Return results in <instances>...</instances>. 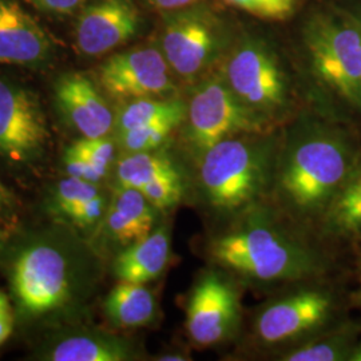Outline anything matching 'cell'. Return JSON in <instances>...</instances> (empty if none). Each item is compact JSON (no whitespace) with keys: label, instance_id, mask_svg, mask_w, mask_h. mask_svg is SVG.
I'll return each instance as SVG.
<instances>
[{"label":"cell","instance_id":"6da1fadb","mask_svg":"<svg viewBox=\"0 0 361 361\" xmlns=\"http://www.w3.org/2000/svg\"><path fill=\"white\" fill-rule=\"evenodd\" d=\"M357 158L344 130L304 118L292 129L277 157L273 185L281 205L297 219L323 217Z\"/></svg>","mask_w":361,"mask_h":361},{"label":"cell","instance_id":"7a4b0ae2","mask_svg":"<svg viewBox=\"0 0 361 361\" xmlns=\"http://www.w3.org/2000/svg\"><path fill=\"white\" fill-rule=\"evenodd\" d=\"M250 217L212 240L209 255L217 265L257 283L296 281L320 269L319 258L307 244L262 214Z\"/></svg>","mask_w":361,"mask_h":361},{"label":"cell","instance_id":"3957f363","mask_svg":"<svg viewBox=\"0 0 361 361\" xmlns=\"http://www.w3.org/2000/svg\"><path fill=\"white\" fill-rule=\"evenodd\" d=\"M276 143L244 134L216 143L201 155L200 180L209 205L221 213L252 207L274 182Z\"/></svg>","mask_w":361,"mask_h":361},{"label":"cell","instance_id":"277c9868","mask_svg":"<svg viewBox=\"0 0 361 361\" xmlns=\"http://www.w3.org/2000/svg\"><path fill=\"white\" fill-rule=\"evenodd\" d=\"M302 39L314 77L361 111V10L331 3L307 18Z\"/></svg>","mask_w":361,"mask_h":361},{"label":"cell","instance_id":"5b68a950","mask_svg":"<svg viewBox=\"0 0 361 361\" xmlns=\"http://www.w3.org/2000/svg\"><path fill=\"white\" fill-rule=\"evenodd\" d=\"M80 268L67 246L49 237L32 240L15 256L10 271L19 314L38 319L63 310L79 290Z\"/></svg>","mask_w":361,"mask_h":361},{"label":"cell","instance_id":"8992f818","mask_svg":"<svg viewBox=\"0 0 361 361\" xmlns=\"http://www.w3.org/2000/svg\"><path fill=\"white\" fill-rule=\"evenodd\" d=\"M222 78L252 111L271 121L290 104V83L277 52L257 37H244L233 46Z\"/></svg>","mask_w":361,"mask_h":361},{"label":"cell","instance_id":"52a82bcc","mask_svg":"<svg viewBox=\"0 0 361 361\" xmlns=\"http://www.w3.org/2000/svg\"><path fill=\"white\" fill-rule=\"evenodd\" d=\"M228 44L226 23L205 4L194 3L164 15L159 50L180 78L192 80L205 73Z\"/></svg>","mask_w":361,"mask_h":361},{"label":"cell","instance_id":"ba28073f","mask_svg":"<svg viewBox=\"0 0 361 361\" xmlns=\"http://www.w3.org/2000/svg\"><path fill=\"white\" fill-rule=\"evenodd\" d=\"M188 138L200 155L224 140L264 134L269 121L243 104L222 75L202 80L188 104Z\"/></svg>","mask_w":361,"mask_h":361},{"label":"cell","instance_id":"9c48e42d","mask_svg":"<svg viewBox=\"0 0 361 361\" xmlns=\"http://www.w3.org/2000/svg\"><path fill=\"white\" fill-rule=\"evenodd\" d=\"M171 68L159 47L143 46L109 56L98 68V85L110 98L130 102L176 91Z\"/></svg>","mask_w":361,"mask_h":361},{"label":"cell","instance_id":"30bf717a","mask_svg":"<svg viewBox=\"0 0 361 361\" xmlns=\"http://www.w3.org/2000/svg\"><path fill=\"white\" fill-rule=\"evenodd\" d=\"M50 134L38 95L0 78V154L19 164L42 155Z\"/></svg>","mask_w":361,"mask_h":361},{"label":"cell","instance_id":"8fae6325","mask_svg":"<svg viewBox=\"0 0 361 361\" xmlns=\"http://www.w3.org/2000/svg\"><path fill=\"white\" fill-rule=\"evenodd\" d=\"M237 290L216 271H207L194 285L188 301L186 328L194 344L212 347L225 341L240 323Z\"/></svg>","mask_w":361,"mask_h":361},{"label":"cell","instance_id":"7c38bea8","mask_svg":"<svg viewBox=\"0 0 361 361\" xmlns=\"http://www.w3.org/2000/svg\"><path fill=\"white\" fill-rule=\"evenodd\" d=\"M141 25L133 0H92L78 15L75 46L85 56H101L137 37Z\"/></svg>","mask_w":361,"mask_h":361},{"label":"cell","instance_id":"4fadbf2b","mask_svg":"<svg viewBox=\"0 0 361 361\" xmlns=\"http://www.w3.org/2000/svg\"><path fill=\"white\" fill-rule=\"evenodd\" d=\"M331 310L329 295L304 289L281 297L261 310L255 323V335L267 345L284 344L320 328Z\"/></svg>","mask_w":361,"mask_h":361},{"label":"cell","instance_id":"5bb4252c","mask_svg":"<svg viewBox=\"0 0 361 361\" xmlns=\"http://www.w3.org/2000/svg\"><path fill=\"white\" fill-rule=\"evenodd\" d=\"M54 92L58 110L82 137H106L114 130L116 116L104 91L86 74H62L55 82Z\"/></svg>","mask_w":361,"mask_h":361},{"label":"cell","instance_id":"9a60e30c","mask_svg":"<svg viewBox=\"0 0 361 361\" xmlns=\"http://www.w3.org/2000/svg\"><path fill=\"white\" fill-rule=\"evenodd\" d=\"M54 42L16 0H0V63L42 68L51 62Z\"/></svg>","mask_w":361,"mask_h":361},{"label":"cell","instance_id":"2e32d148","mask_svg":"<svg viewBox=\"0 0 361 361\" xmlns=\"http://www.w3.org/2000/svg\"><path fill=\"white\" fill-rule=\"evenodd\" d=\"M157 212L140 190L116 186L101 221L106 240L123 247L141 241L153 232Z\"/></svg>","mask_w":361,"mask_h":361},{"label":"cell","instance_id":"e0dca14e","mask_svg":"<svg viewBox=\"0 0 361 361\" xmlns=\"http://www.w3.org/2000/svg\"><path fill=\"white\" fill-rule=\"evenodd\" d=\"M170 259V233L159 226L146 238L125 247L116 256L113 271L119 281L146 284L157 279Z\"/></svg>","mask_w":361,"mask_h":361},{"label":"cell","instance_id":"ac0fdd59","mask_svg":"<svg viewBox=\"0 0 361 361\" xmlns=\"http://www.w3.org/2000/svg\"><path fill=\"white\" fill-rule=\"evenodd\" d=\"M52 361H126L134 350L126 340L97 331L73 332L56 340L43 355Z\"/></svg>","mask_w":361,"mask_h":361},{"label":"cell","instance_id":"d6986e66","mask_svg":"<svg viewBox=\"0 0 361 361\" xmlns=\"http://www.w3.org/2000/svg\"><path fill=\"white\" fill-rule=\"evenodd\" d=\"M155 298L145 284L121 281L104 300V313L119 328H141L154 320Z\"/></svg>","mask_w":361,"mask_h":361},{"label":"cell","instance_id":"ffe728a7","mask_svg":"<svg viewBox=\"0 0 361 361\" xmlns=\"http://www.w3.org/2000/svg\"><path fill=\"white\" fill-rule=\"evenodd\" d=\"M325 232L337 237L361 234V155L323 214Z\"/></svg>","mask_w":361,"mask_h":361},{"label":"cell","instance_id":"44dd1931","mask_svg":"<svg viewBox=\"0 0 361 361\" xmlns=\"http://www.w3.org/2000/svg\"><path fill=\"white\" fill-rule=\"evenodd\" d=\"M180 174L176 165L162 154L152 152L129 153L116 166L118 186L141 190L154 180Z\"/></svg>","mask_w":361,"mask_h":361},{"label":"cell","instance_id":"7402d4cb","mask_svg":"<svg viewBox=\"0 0 361 361\" xmlns=\"http://www.w3.org/2000/svg\"><path fill=\"white\" fill-rule=\"evenodd\" d=\"M188 114V104L180 99H157L142 98L134 99L123 104L116 116V133L134 129L147 123L158 122L162 119L185 121Z\"/></svg>","mask_w":361,"mask_h":361},{"label":"cell","instance_id":"603a6c76","mask_svg":"<svg viewBox=\"0 0 361 361\" xmlns=\"http://www.w3.org/2000/svg\"><path fill=\"white\" fill-rule=\"evenodd\" d=\"M352 335L340 332L337 335L310 341L308 344L286 352L284 361H338L349 360L353 350Z\"/></svg>","mask_w":361,"mask_h":361},{"label":"cell","instance_id":"cb8c5ba5","mask_svg":"<svg viewBox=\"0 0 361 361\" xmlns=\"http://www.w3.org/2000/svg\"><path fill=\"white\" fill-rule=\"evenodd\" d=\"M182 123L178 119H162L118 134V140L128 153L153 152L168 140L173 130Z\"/></svg>","mask_w":361,"mask_h":361},{"label":"cell","instance_id":"d4e9b609","mask_svg":"<svg viewBox=\"0 0 361 361\" xmlns=\"http://www.w3.org/2000/svg\"><path fill=\"white\" fill-rule=\"evenodd\" d=\"M101 193L98 183L68 176L56 185L52 207L59 217L66 219L79 205Z\"/></svg>","mask_w":361,"mask_h":361},{"label":"cell","instance_id":"484cf974","mask_svg":"<svg viewBox=\"0 0 361 361\" xmlns=\"http://www.w3.org/2000/svg\"><path fill=\"white\" fill-rule=\"evenodd\" d=\"M68 150L80 155L107 176V171L114 161L116 145L109 138V135L98 138L82 137L79 141L73 143Z\"/></svg>","mask_w":361,"mask_h":361},{"label":"cell","instance_id":"4316f807","mask_svg":"<svg viewBox=\"0 0 361 361\" xmlns=\"http://www.w3.org/2000/svg\"><path fill=\"white\" fill-rule=\"evenodd\" d=\"M235 8L267 20H286L296 11L298 0H224Z\"/></svg>","mask_w":361,"mask_h":361},{"label":"cell","instance_id":"83f0119b","mask_svg":"<svg viewBox=\"0 0 361 361\" xmlns=\"http://www.w3.org/2000/svg\"><path fill=\"white\" fill-rule=\"evenodd\" d=\"M146 200L158 210L176 207L183 195V183L180 174L164 177L146 185L140 190Z\"/></svg>","mask_w":361,"mask_h":361},{"label":"cell","instance_id":"f1b7e54d","mask_svg":"<svg viewBox=\"0 0 361 361\" xmlns=\"http://www.w3.org/2000/svg\"><path fill=\"white\" fill-rule=\"evenodd\" d=\"M63 165H65L66 171L68 176L80 178V180H90L94 183H98L99 180H104L106 177L104 171L95 168L85 158L73 153L68 149L66 150L65 157H63Z\"/></svg>","mask_w":361,"mask_h":361},{"label":"cell","instance_id":"f546056e","mask_svg":"<svg viewBox=\"0 0 361 361\" xmlns=\"http://www.w3.org/2000/svg\"><path fill=\"white\" fill-rule=\"evenodd\" d=\"M39 11L50 15L66 16L80 10L87 0H27Z\"/></svg>","mask_w":361,"mask_h":361},{"label":"cell","instance_id":"4dcf8cb0","mask_svg":"<svg viewBox=\"0 0 361 361\" xmlns=\"http://www.w3.org/2000/svg\"><path fill=\"white\" fill-rule=\"evenodd\" d=\"M13 328V310L8 296L0 290V345L10 337Z\"/></svg>","mask_w":361,"mask_h":361},{"label":"cell","instance_id":"1f68e13d","mask_svg":"<svg viewBox=\"0 0 361 361\" xmlns=\"http://www.w3.org/2000/svg\"><path fill=\"white\" fill-rule=\"evenodd\" d=\"M146 1L155 10H159L164 13L178 10V8L192 6L194 3H198V0H146Z\"/></svg>","mask_w":361,"mask_h":361},{"label":"cell","instance_id":"d6a6232c","mask_svg":"<svg viewBox=\"0 0 361 361\" xmlns=\"http://www.w3.org/2000/svg\"><path fill=\"white\" fill-rule=\"evenodd\" d=\"M11 202V193L0 180V207H8Z\"/></svg>","mask_w":361,"mask_h":361},{"label":"cell","instance_id":"836d02e7","mask_svg":"<svg viewBox=\"0 0 361 361\" xmlns=\"http://www.w3.org/2000/svg\"><path fill=\"white\" fill-rule=\"evenodd\" d=\"M158 360L161 361H186L189 360L188 357H185V355L182 353H168V355H164L161 356Z\"/></svg>","mask_w":361,"mask_h":361},{"label":"cell","instance_id":"e575fe53","mask_svg":"<svg viewBox=\"0 0 361 361\" xmlns=\"http://www.w3.org/2000/svg\"><path fill=\"white\" fill-rule=\"evenodd\" d=\"M349 360L361 361V341L357 345H355V348H353L350 356H349Z\"/></svg>","mask_w":361,"mask_h":361},{"label":"cell","instance_id":"d590c367","mask_svg":"<svg viewBox=\"0 0 361 361\" xmlns=\"http://www.w3.org/2000/svg\"><path fill=\"white\" fill-rule=\"evenodd\" d=\"M4 240H6V234L0 231V247L3 245V243H4Z\"/></svg>","mask_w":361,"mask_h":361},{"label":"cell","instance_id":"8d00e7d4","mask_svg":"<svg viewBox=\"0 0 361 361\" xmlns=\"http://www.w3.org/2000/svg\"><path fill=\"white\" fill-rule=\"evenodd\" d=\"M360 297H361V289H360Z\"/></svg>","mask_w":361,"mask_h":361}]
</instances>
